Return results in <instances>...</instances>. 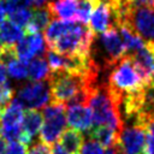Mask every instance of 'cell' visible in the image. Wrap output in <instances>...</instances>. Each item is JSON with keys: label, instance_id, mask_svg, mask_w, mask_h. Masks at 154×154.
Wrapping results in <instances>:
<instances>
[{"label": "cell", "instance_id": "6da1fadb", "mask_svg": "<svg viewBox=\"0 0 154 154\" xmlns=\"http://www.w3.org/2000/svg\"><path fill=\"white\" fill-rule=\"evenodd\" d=\"M94 36L87 24L53 19L45 29L43 38L51 51L63 55L88 58Z\"/></svg>", "mask_w": 154, "mask_h": 154}, {"label": "cell", "instance_id": "7a4b0ae2", "mask_svg": "<svg viewBox=\"0 0 154 154\" xmlns=\"http://www.w3.org/2000/svg\"><path fill=\"white\" fill-rule=\"evenodd\" d=\"M106 84L118 106L124 99L141 93L146 87L135 69L131 57L126 54L111 66Z\"/></svg>", "mask_w": 154, "mask_h": 154}, {"label": "cell", "instance_id": "3957f363", "mask_svg": "<svg viewBox=\"0 0 154 154\" xmlns=\"http://www.w3.org/2000/svg\"><path fill=\"white\" fill-rule=\"evenodd\" d=\"M88 105L91 112L94 128L107 126L119 134L123 126L119 106L109 94L106 83H99L91 89Z\"/></svg>", "mask_w": 154, "mask_h": 154}, {"label": "cell", "instance_id": "277c9868", "mask_svg": "<svg viewBox=\"0 0 154 154\" xmlns=\"http://www.w3.org/2000/svg\"><path fill=\"white\" fill-rule=\"evenodd\" d=\"M119 25H125L137 34L146 46H154V7L126 8L120 17Z\"/></svg>", "mask_w": 154, "mask_h": 154}, {"label": "cell", "instance_id": "5b68a950", "mask_svg": "<svg viewBox=\"0 0 154 154\" xmlns=\"http://www.w3.org/2000/svg\"><path fill=\"white\" fill-rule=\"evenodd\" d=\"M66 107L61 103L51 102L42 111V117L45 118V123L40 130V141L47 146L55 144L61 134L65 131L66 126Z\"/></svg>", "mask_w": 154, "mask_h": 154}, {"label": "cell", "instance_id": "8992f818", "mask_svg": "<svg viewBox=\"0 0 154 154\" xmlns=\"http://www.w3.org/2000/svg\"><path fill=\"white\" fill-rule=\"evenodd\" d=\"M18 105L26 109L45 108L52 102L51 87L48 79L46 81H31L23 84L16 93L13 99Z\"/></svg>", "mask_w": 154, "mask_h": 154}, {"label": "cell", "instance_id": "52a82bcc", "mask_svg": "<svg viewBox=\"0 0 154 154\" xmlns=\"http://www.w3.org/2000/svg\"><path fill=\"white\" fill-rule=\"evenodd\" d=\"M23 107L18 105L13 99L1 112L0 117V136L6 142H16L22 137V120H23Z\"/></svg>", "mask_w": 154, "mask_h": 154}, {"label": "cell", "instance_id": "ba28073f", "mask_svg": "<svg viewBox=\"0 0 154 154\" xmlns=\"http://www.w3.org/2000/svg\"><path fill=\"white\" fill-rule=\"evenodd\" d=\"M119 26V16L111 0H100L89 18V29L94 35Z\"/></svg>", "mask_w": 154, "mask_h": 154}, {"label": "cell", "instance_id": "9c48e42d", "mask_svg": "<svg viewBox=\"0 0 154 154\" xmlns=\"http://www.w3.org/2000/svg\"><path fill=\"white\" fill-rule=\"evenodd\" d=\"M147 140V131L140 124H123L118 135L122 154H142Z\"/></svg>", "mask_w": 154, "mask_h": 154}, {"label": "cell", "instance_id": "30bf717a", "mask_svg": "<svg viewBox=\"0 0 154 154\" xmlns=\"http://www.w3.org/2000/svg\"><path fill=\"white\" fill-rule=\"evenodd\" d=\"M16 57L29 63L35 57H42L46 53V41L41 32H26L14 46Z\"/></svg>", "mask_w": 154, "mask_h": 154}, {"label": "cell", "instance_id": "8fae6325", "mask_svg": "<svg viewBox=\"0 0 154 154\" xmlns=\"http://www.w3.org/2000/svg\"><path fill=\"white\" fill-rule=\"evenodd\" d=\"M66 123L73 130L79 132H89L93 128L91 112L87 105H71L66 106Z\"/></svg>", "mask_w": 154, "mask_h": 154}, {"label": "cell", "instance_id": "7c38bea8", "mask_svg": "<svg viewBox=\"0 0 154 154\" xmlns=\"http://www.w3.org/2000/svg\"><path fill=\"white\" fill-rule=\"evenodd\" d=\"M144 85L154 83V54L144 46L130 55Z\"/></svg>", "mask_w": 154, "mask_h": 154}, {"label": "cell", "instance_id": "4fadbf2b", "mask_svg": "<svg viewBox=\"0 0 154 154\" xmlns=\"http://www.w3.org/2000/svg\"><path fill=\"white\" fill-rule=\"evenodd\" d=\"M41 126H42V113L37 109H28L23 116V120L20 125L22 137L19 142L29 147V144L32 142L35 136L40 134Z\"/></svg>", "mask_w": 154, "mask_h": 154}, {"label": "cell", "instance_id": "5bb4252c", "mask_svg": "<svg viewBox=\"0 0 154 154\" xmlns=\"http://www.w3.org/2000/svg\"><path fill=\"white\" fill-rule=\"evenodd\" d=\"M47 8L54 19L77 22L76 0H51Z\"/></svg>", "mask_w": 154, "mask_h": 154}, {"label": "cell", "instance_id": "9a60e30c", "mask_svg": "<svg viewBox=\"0 0 154 154\" xmlns=\"http://www.w3.org/2000/svg\"><path fill=\"white\" fill-rule=\"evenodd\" d=\"M24 36V29L13 22L4 20L0 25V41L5 47H13Z\"/></svg>", "mask_w": 154, "mask_h": 154}, {"label": "cell", "instance_id": "2e32d148", "mask_svg": "<svg viewBox=\"0 0 154 154\" xmlns=\"http://www.w3.org/2000/svg\"><path fill=\"white\" fill-rule=\"evenodd\" d=\"M118 132L107 126H95L88 132V137L94 138L102 147L109 148L118 143Z\"/></svg>", "mask_w": 154, "mask_h": 154}, {"label": "cell", "instance_id": "e0dca14e", "mask_svg": "<svg viewBox=\"0 0 154 154\" xmlns=\"http://www.w3.org/2000/svg\"><path fill=\"white\" fill-rule=\"evenodd\" d=\"M118 30H119V34L122 36L123 43L125 46V54L126 55H131V54H134L135 52H137L138 49H141L142 47L146 46L143 40L137 34H135L132 30H130L128 26L119 25Z\"/></svg>", "mask_w": 154, "mask_h": 154}, {"label": "cell", "instance_id": "ac0fdd59", "mask_svg": "<svg viewBox=\"0 0 154 154\" xmlns=\"http://www.w3.org/2000/svg\"><path fill=\"white\" fill-rule=\"evenodd\" d=\"M52 16L48 11V8H36L31 12L30 20L26 25V32H40L47 28V25L51 23Z\"/></svg>", "mask_w": 154, "mask_h": 154}, {"label": "cell", "instance_id": "d6986e66", "mask_svg": "<svg viewBox=\"0 0 154 154\" xmlns=\"http://www.w3.org/2000/svg\"><path fill=\"white\" fill-rule=\"evenodd\" d=\"M83 140H84V137L82 136V134L77 130H73V129L65 130L59 138L60 146L69 154H77L79 152V148L82 146Z\"/></svg>", "mask_w": 154, "mask_h": 154}, {"label": "cell", "instance_id": "ffe728a7", "mask_svg": "<svg viewBox=\"0 0 154 154\" xmlns=\"http://www.w3.org/2000/svg\"><path fill=\"white\" fill-rule=\"evenodd\" d=\"M51 73L48 63L42 57H36L28 63V76L31 81L48 79Z\"/></svg>", "mask_w": 154, "mask_h": 154}, {"label": "cell", "instance_id": "44dd1931", "mask_svg": "<svg viewBox=\"0 0 154 154\" xmlns=\"http://www.w3.org/2000/svg\"><path fill=\"white\" fill-rule=\"evenodd\" d=\"M6 70H7V75L17 82H22V81H25L26 78H29L28 64L19 60L18 58H14L11 61H8L6 64Z\"/></svg>", "mask_w": 154, "mask_h": 154}, {"label": "cell", "instance_id": "7402d4cb", "mask_svg": "<svg viewBox=\"0 0 154 154\" xmlns=\"http://www.w3.org/2000/svg\"><path fill=\"white\" fill-rule=\"evenodd\" d=\"M7 14H8L11 22H13L14 24H17L22 28H26V25L30 20V17H31V10L30 8H19V10L8 12Z\"/></svg>", "mask_w": 154, "mask_h": 154}, {"label": "cell", "instance_id": "603a6c76", "mask_svg": "<svg viewBox=\"0 0 154 154\" xmlns=\"http://www.w3.org/2000/svg\"><path fill=\"white\" fill-rule=\"evenodd\" d=\"M79 152L81 154H105L103 147L91 137H87L85 140H83Z\"/></svg>", "mask_w": 154, "mask_h": 154}, {"label": "cell", "instance_id": "cb8c5ba5", "mask_svg": "<svg viewBox=\"0 0 154 154\" xmlns=\"http://www.w3.org/2000/svg\"><path fill=\"white\" fill-rule=\"evenodd\" d=\"M6 12H12L19 8H30L32 6V0H2Z\"/></svg>", "mask_w": 154, "mask_h": 154}, {"label": "cell", "instance_id": "d4e9b609", "mask_svg": "<svg viewBox=\"0 0 154 154\" xmlns=\"http://www.w3.org/2000/svg\"><path fill=\"white\" fill-rule=\"evenodd\" d=\"M13 95H14V89L8 82L0 85V106H7L12 101Z\"/></svg>", "mask_w": 154, "mask_h": 154}, {"label": "cell", "instance_id": "484cf974", "mask_svg": "<svg viewBox=\"0 0 154 154\" xmlns=\"http://www.w3.org/2000/svg\"><path fill=\"white\" fill-rule=\"evenodd\" d=\"M28 153V146L16 141V142H10L6 147V150L4 154H26Z\"/></svg>", "mask_w": 154, "mask_h": 154}, {"label": "cell", "instance_id": "4316f807", "mask_svg": "<svg viewBox=\"0 0 154 154\" xmlns=\"http://www.w3.org/2000/svg\"><path fill=\"white\" fill-rule=\"evenodd\" d=\"M26 154H51V148L49 146L42 143L41 141L35 142L31 144Z\"/></svg>", "mask_w": 154, "mask_h": 154}, {"label": "cell", "instance_id": "83f0119b", "mask_svg": "<svg viewBox=\"0 0 154 154\" xmlns=\"http://www.w3.org/2000/svg\"><path fill=\"white\" fill-rule=\"evenodd\" d=\"M144 154H154V138L148 136L146 140V146H144Z\"/></svg>", "mask_w": 154, "mask_h": 154}, {"label": "cell", "instance_id": "f1b7e54d", "mask_svg": "<svg viewBox=\"0 0 154 154\" xmlns=\"http://www.w3.org/2000/svg\"><path fill=\"white\" fill-rule=\"evenodd\" d=\"M7 78H8V75H7L6 65L0 61V85L7 83Z\"/></svg>", "mask_w": 154, "mask_h": 154}, {"label": "cell", "instance_id": "f546056e", "mask_svg": "<svg viewBox=\"0 0 154 154\" xmlns=\"http://www.w3.org/2000/svg\"><path fill=\"white\" fill-rule=\"evenodd\" d=\"M51 0H32V7L35 8H43L49 4Z\"/></svg>", "mask_w": 154, "mask_h": 154}, {"label": "cell", "instance_id": "4dcf8cb0", "mask_svg": "<svg viewBox=\"0 0 154 154\" xmlns=\"http://www.w3.org/2000/svg\"><path fill=\"white\" fill-rule=\"evenodd\" d=\"M51 154H69L60 144H53V148L51 149Z\"/></svg>", "mask_w": 154, "mask_h": 154}, {"label": "cell", "instance_id": "1f68e13d", "mask_svg": "<svg viewBox=\"0 0 154 154\" xmlns=\"http://www.w3.org/2000/svg\"><path fill=\"white\" fill-rule=\"evenodd\" d=\"M6 14H7V12H6V8H5V5H4V1H2V0H0V25L4 23Z\"/></svg>", "mask_w": 154, "mask_h": 154}, {"label": "cell", "instance_id": "d6a6232c", "mask_svg": "<svg viewBox=\"0 0 154 154\" xmlns=\"http://www.w3.org/2000/svg\"><path fill=\"white\" fill-rule=\"evenodd\" d=\"M6 147H7V142L0 136V154H4V153H5Z\"/></svg>", "mask_w": 154, "mask_h": 154}, {"label": "cell", "instance_id": "836d02e7", "mask_svg": "<svg viewBox=\"0 0 154 154\" xmlns=\"http://www.w3.org/2000/svg\"><path fill=\"white\" fill-rule=\"evenodd\" d=\"M146 47H147V48H148V49H149V51H150V52L154 54V46H153V47H148V46H146Z\"/></svg>", "mask_w": 154, "mask_h": 154}, {"label": "cell", "instance_id": "e575fe53", "mask_svg": "<svg viewBox=\"0 0 154 154\" xmlns=\"http://www.w3.org/2000/svg\"><path fill=\"white\" fill-rule=\"evenodd\" d=\"M2 48H4V45L1 43V41H0V53H1V51H2Z\"/></svg>", "mask_w": 154, "mask_h": 154}, {"label": "cell", "instance_id": "d590c367", "mask_svg": "<svg viewBox=\"0 0 154 154\" xmlns=\"http://www.w3.org/2000/svg\"><path fill=\"white\" fill-rule=\"evenodd\" d=\"M1 112H2V111H1V107H0V117H1Z\"/></svg>", "mask_w": 154, "mask_h": 154}]
</instances>
